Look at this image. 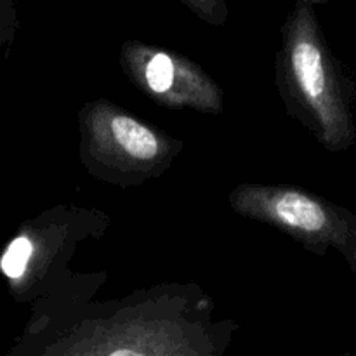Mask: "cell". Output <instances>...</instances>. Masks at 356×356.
<instances>
[{"label":"cell","mask_w":356,"mask_h":356,"mask_svg":"<svg viewBox=\"0 0 356 356\" xmlns=\"http://www.w3.org/2000/svg\"><path fill=\"white\" fill-rule=\"evenodd\" d=\"M275 212L285 225L306 233L315 235L320 232L327 219V207L308 195L289 191L275 202Z\"/></svg>","instance_id":"1"},{"label":"cell","mask_w":356,"mask_h":356,"mask_svg":"<svg viewBox=\"0 0 356 356\" xmlns=\"http://www.w3.org/2000/svg\"><path fill=\"white\" fill-rule=\"evenodd\" d=\"M111 131L118 145L131 156L139 160H149L159 152V143L153 132L129 117H115Z\"/></svg>","instance_id":"2"},{"label":"cell","mask_w":356,"mask_h":356,"mask_svg":"<svg viewBox=\"0 0 356 356\" xmlns=\"http://www.w3.org/2000/svg\"><path fill=\"white\" fill-rule=\"evenodd\" d=\"M31 250H33V247H31V242L26 236H19V238L14 240L7 247L6 254H3L2 261H0V268H2L3 273L9 278H14V280L23 277L28 261H30Z\"/></svg>","instance_id":"3"},{"label":"cell","mask_w":356,"mask_h":356,"mask_svg":"<svg viewBox=\"0 0 356 356\" xmlns=\"http://www.w3.org/2000/svg\"><path fill=\"white\" fill-rule=\"evenodd\" d=\"M146 80L153 92H165L174 80V65L167 54L153 56L146 68Z\"/></svg>","instance_id":"4"}]
</instances>
